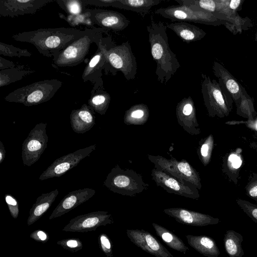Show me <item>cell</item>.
<instances>
[{"label":"cell","instance_id":"cell-1","mask_svg":"<svg viewBox=\"0 0 257 257\" xmlns=\"http://www.w3.org/2000/svg\"><path fill=\"white\" fill-rule=\"evenodd\" d=\"M83 33V31L72 28H40L18 33L12 38L31 44L43 56L53 57Z\"/></svg>","mask_w":257,"mask_h":257},{"label":"cell","instance_id":"cell-2","mask_svg":"<svg viewBox=\"0 0 257 257\" xmlns=\"http://www.w3.org/2000/svg\"><path fill=\"white\" fill-rule=\"evenodd\" d=\"M167 28L163 23L154 22L153 17L147 27L151 55L157 64L155 73L162 84H166L180 67L176 54L169 47Z\"/></svg>","mask_w":257,"mask_h":257},{"label":"cell","instance_id":"cell-3","mask_svg":"<svg viewBox=\"0 0 257 257\" xmlns=\"http://www.w3.org/2000/svg\"><path fill=\"white\" fill-rule=\"evenodd\" d=\"M62 84L61 81L56 79L38 81L16 89L7 95L5 100L26 106L37 105L50 100Z\"/></svg>","mask_w":257,"mask_h":257},{"label":"cell","instance_id":"cell-4","mask_svg":"<svg viewBox=\"0 0 257 257\" xmlns=\"http://www.w3.org/2000/svg\"><path fill=\"white\" fill-rule=\"evenodd\" d=\"M102 29H86L83 33L65 49L53 57L55 67H72L83 62L92 43H96Z\"/></svg>","mask_w":257,"mask_h":257},{"label":"cell","instance_id":"cell-5","mask_svg":"<svg viewBox=\"0 0 257 257\" xmlns=\"http://www.w3.org/2000/svg\"><path fill=\"white\" fill-rule=\"evenodd\" d=\"M98 42L111 69L120 71L127 80L134 79L137 63L129 42L116 45L111 40L102 38L101 35Z\"/></svg>","mask_w":257,"mask_h":257},{"label":"cell","instance_id":"cell-6","mask_svg":"<svg viewBox=\"0 0 257 257\" xmlns=\"http://www.w3.org/2000/svg\"><path fill=\"white\" fill-rule=\"evenodd\" d=\"M103 185L114 193L128 196H135L149 187L142 175L133 170L122 169L118 165L108 174Z\"/></svg>","mask_w":257,"mask_h":257},{"label":"cell","instance_id":"cell-7","mask_svg":"<svg viewBox=\"0 0 257 257\" xmlns=\"http://www.w3.org/2000/svg\"><path fill=\"white\" fill-rule=\"evenodd\" d=\"M148 159L154 164L155 168L178 179L200 189L201 179L199 173L185 160L179 161L175 158H166L163 156L148 155Z\"/></svg>","mask_w":257,"mask_h":257},{"label":"cell","instance_id":"cell-8","mask_svg":"<svg viewBox=\"0 0 257 257\" xmlns=\"http://www.w3.org/2000/svg\"><path fill=\"white\" fill-rule=\"evenodd\" d=\"M47 123L37 124L30 132L22 144V158L24 165L28 167L36 163L47 147L48 137Z\"/></svg>","mask_w":257,"mask_h":257},{"label":"cell","instance_id":"cell-9","mask_svg":"<svg viewBox=\"0 0 257 257\" xmlns=\"http://www.w3.org/2000/svg\"><path fill=\"white\" fill-rule=\"evenodd\" d=\"M96 147V145H92L56 159L42 173L39 179L44 180L64 175L67 171L76 167L82 160L89 156Z\"/></svg>","mask_w":257,"mask_h":257},{"label":"cell","instance_id":"cell-10","mask_svg":"<svg viewBox=\"0 0 257 257\" xmlns=\"http://www.w3.org/2000/svg\"><path fill=\"white\" fill-rule=\"evenodd\" d=\"M151 175L157 186L161 187L169 193L198 199L200 195L198 189L194 186L183 183L176 178L156 168L152 169Z\"/></svg>","mask_w":257,"mask_h":257},{"label":"cell","instance_id":"cell-11","mask_svg":"<svg viewBox=\"0 0 257 257\" xmlns=\"http://www.w3.org/2000/svg\"><path fill=\"white\" fill-rule=\"evenodd\" d=\"M112 216L107 211H97L77 216L70 220L63 229L69 232H87L100 226L112 224Z\"/></svg>","mask_w":257,"mask_h":257},{"label":"cell","instance_id":"cell-12","mask_svg":"<svg viewBox=\"0 0 257 257\" xmlns=\"http://www.w3.org/2000/svg\"><path fill=\"white\" fill-rule=\"evenodd\" d=\"M99 39L96 43L97 46V50L88 62L82 75V78L84 82L89 81L94 84L92 91L103 87V81L101 78L103 69H105L106 73V72H113L99 44Z\"/></svg>","mask_w":257,"mask_h":257},{"label":"cell","instance_id":"cell-13","mask_svg":"<svg viewBox=\"0 0 257 257\" xmlns=\"http://www.w3.org/2000/svg\"><path fill=\"white\" fill-rule=\"evenodd\" d=\"M130 240L143 250L156 257H173L171 252L151 233L144 229H127Z\"/></svg>","mask_w":257,"mask_h":257},{"label":"cell","instance_id":"cell-14","mask_svg":"<svg viewBox=\"0 0 257 257\" xmlns=\"http://www.w3.org/2000/svg\"><path fill=\"white\" fill-rule=\"evenodd\" d=\"M53 0H1L0 16L14 18L34 14Z\"/></svg>","mask_w":257,"mask_h":257},{"label":"cell","instance_id":"cell-15","mask_svg":"<svg viewBox=\"0 0 257 257\" xmlns=\"http://www.w3.org/2000/svg\"><path fill=\"white\" fill-rule=\"evenodd\" d=\"M90 18L94 24L104 30L122 31L126 28L130 21L122 14L105 9H88Z\"/></svg>","mask_w":257,"mask_h":257},{"label":"cell","instance_id":"cell-16","mask_svg":"<svg viewBox=\"0 0 257 257\" xmlns=\"http://www.w3.org/2000/svg\"><path fill=\"white\" fill-rule=\"evenodd\" d=\"M163 211L177 222L186 225L204 226L217 224L220 222L218 218L182 208H167Z\"/></svg>","mask_w":257,"mask_h":257},{"label":"cell","instance_id":"cell-17","mask_svg":"<svg viewBox=\"0 0 257 257\" xmlns=\"http://www.w3.org/2000/svg\"><path fill=\"white\" fill-rule=\"evenodd\" d=\"M176 114L179 124L186 132L192 135L199 134L195 107L191 96L184 97L177 103Z\"/></svg>","mask_w":257,"mask_h":257},{"label":"cell","instance_id":"cell-18","mask_svg":"<svg viewBox=\"0 0 257 257\" xmlns=\"http://www.w3.org/2000/svg\"><path fill=\"white\" fill-rule=\"evenodd\" d=\"M95 190L85 188L70 192L67 194L54 209L49 219L60 217L91 198Z\"/></svg>","mask_w":257,"mask_h":257},{"label":"cell","instance_id":"cell-19","mask_svg":"<svg viewBox=\"0 0 257 257\" xmlns=\"http://www.w3.org/2000/svg\"><path fill=\"white\" fill-rule=\"evenodd\" d=\"M70 119L73 131L77 134H84L95 124V111L84 103L80 108L71 111Z\"/></svg>","mask_w":257,"mask_h":257},{"label":"cell","instance_id":"cell-20","mask_svg":"<svg viewBox=\"0 0 257 257\" xmlns=\"http://www.w3.org/2000/svg\"><path fill=\"white\" fill-rule=\"evenodd\" d=\"M188 244L200 253L207 257H218L220 251L215 241L206 235L186 236Z\"/></svg>","mask_w":257,"mask_h":257},{"label":"cell","instance_id":"cell-21","mask_svg":"<svg viewBox=\"0 0 257 257\" xmlns=\"http://www.w3.org/2000/svg\"><path fill=\"white\" fill-rule=\"evenodd\" d=\"M59 193L57 189L39 196L29 212L28 225L30 226L39 219L51 207Z\"/></svg>","mask_w":257,"mask_h":257},{"label":"cell","instance_id":"cell-22","mask_svg":"<svg viewBox=\"0 0 257 257\" xmlns=\"http://www.w3.org/2000/svg\"><path fill=\"white\" fill-rule=\"evenodd\" d=\"M166 26L183 42L188 43L199 40L204 35V33L198 27L188 22H175L167 24Z\"/></svg>","mask_w":257,"mask_h":257},{"label":"cell","instance_id":"cell-23","mask_svg":"<svg viewBox=\"0 0 257 257\" xmlns=\"http://www.w3.org/2000/svg\"><path fill=\"white\" fill-rule=\"evenodd\" d=\"M161 2L160 0H116L111 7L131 11L144 17L153 7Z\"/></svg>","mask_w":257,"mask_h":257},{"label":"cell","instance_id":"cell-24","mask_svg":"<svg viewBox=\"0 0 257 257\" xmlns=\"http://www.w3.org/2000/svg\"><path fill=\"white\" fill-rule=\"evenodd\" d=\"M243 237L233 230H228L224 234L223 244L226 253L229 257H242L244 252L242 248Z\"/></svg>","mask_w":257,"mask_h":257},{"label":"cell","instance_id":"cell-25","mask_svg":"<svg viewBox=\"0 0 257 257\" xmlns=\"http://www.w3.org/2000/svg\"><path fill=\"white\" fill-rule=\"evenodd\" d=\"M152 225L157 235L170 248L184 254L189 250L183 241L172 231L155 223H152Z\"/></svg>","mask_w":257,"mask_h":257},{"label":"cell","instance_id":"cell-26","mask_svg":"<svg viewBox=\"0 0 257 257\" xmlns=\"http://www.w3.org/2000/svg\"><path fill=\"white\" fill-rule=\"evenodd\" d=\"M149 116L148 106L143 103L131 107L125 112L123 117L125 124L141 125L146 122Z\"/></svg>","mask_w":257,"mask_h":257},{"label":"cell","instance_id":"cell-27","mask_svg":"<svg viewBox=\"0 0 257 257\" xmlns=\"http://www.w3.org/2000/svg\"><path fill=\"white\" fill-rule=\"evenodd\" d=\"M110 95L102 89L91 91V96L88 99V105L100 115H104L107 111L110 102Z\"/></svg>","mask_w":257,"mask_h":257},{"label":"cell","instance_id":"cell-28","mask_svg":"<svg viewBox=\"0 0 257 257\" xmlns=\"http://www.w3.org/2000/svg\"><path fill=\"white\" fill-rule=\"evenodd\" d=\"M23 66L0 70V87L10 84L22 79L35 71L24 69Z\"/></svg>","mask_w":257,"mask_h":257},{"label":"cell","instance_id":"cell-29","mask_svg":"<svg viewBox=\"0 0 257 257\" xmlns=\"http://www.w3.org/2000/svg\"><path fill=\"white\" fill-rule=\"evenodd\" d=\"M59 15L60 18L64 19L72 27L79 25L92 27L94 25L90 18L91 14L88 9H85L82 13L79 15H67L65 17L63 14L59 13Z\"/></svg>","mask_w":257,"mask_h":257},{"label":"cell","instance_id":"cell-30","mask_svg":"<svg viewBox=\"0 0 257 257\" xmlns=\"http://www.w3.org/2000/svg\"><path fill=\"white\" fill-rule=\"evenodd\" d=\"M59 7L68 15H76L82 13L85 10V5L82 0H57Z\"/></svg>","mask_w":257,"mask_h":257},{"label":"cell","instance_id":"cell-31","mask_svg":"<svg viewBox=\"0 0 257 257\" xmlns=\"http://www.w3.org/2000/svg\"><path fill=\"white\" fill-rule=\"evenodd\" d=\"M0 55L9 57H31L32 53L27 49L16 47L12 45L0 42Z\"/></svg>","mask_w":257,"mask_h":257},{"label":"cell","instance_id":"cell-32","mask_svg":"<svg viewBox=\"0 0 257 257\" xmlns=\"http://www.w3.org/2000/svg\"><path fill=\"white\" fill-rule=\"evenodd\" d=\"M213 140L210 135L202 144L200 148V158L204 166L208 164L213 147Z\"/></svg>","mask_w":257,"mask_h":257},{"label":"cell","instance_id":"cell-33","mask_svg":"<svg viewBox=\"0 0 257 257\" xmlns=\"http://www.w3.org/2000/svg\"><path fill=\"white\" fill-rule=\"evenodd\" d=\"M236 202L243 212L257 223V205L242 199H237Z\"/></svg>","mask_w":257,"mask_h":257},{"label":"cell","instance_id":"cell-34","mask_svg":"<svg viewBox=\"0 0 257 257\" xmlns=\"http://www.w3.org/2000/svg\"><path fill=\"white\" fill-rule=\"evenodd\" d=\"M5 200L11 215L14 218H17L19 212V204L17 199L12 195L7 194L5 195Z\"/></svg>","mask_w":257,"mask_h":257},{"label":"cell","instance_id":"cell-35","mask_svg":"<svg viewBox=\"0 0 257 257\" xmlns=\"http://www.w3.org/2000/svg\"><path fill=\"white\" fill-rule=\"evenodd\" d=\"M100 242L101 247L107 257H112L111 244L107 236L102 234L100 236Z\"/></svg>","mask_w":257,"mask_h":257},{"label":"cell","instance_id":"cell-36","mask_svg":"<svg viewBox=\"0 0 257 257\" xmlns=\"http://www.w3.org/2000/svg\"><path fill=\"white\" fill-rule=\"evenodd\" d=\"M116 0H82L86 5L95 6L98 7H112Z\"/></svg>","mask_w":257,"mask_h":257},{"label":"cell","instance_id":"cell-37","mask_svg":"<svg viewBox=\"0 0 257 257\" xmlns=\"http://www.w3.org/2000/svg\"><path fill=\"white\" fill-rule=\"evenodd\" d=\"M60 243L65 247L69 248H76L77 247L80 248V246H82L80 241L74 239L61 240L60 241Z\"/></svg>","mask_w":257,"mask_h":257},{"label":"cell","instance_id":"cell-38","mask_svg":"<svg viewBox=\"0 0 257 257\" xmlns=\"http://www.w3.org/2000/svg\"><path fill=\"white\" fill-rule=\"evenodd\" d=\"M211 90V98L216 103L220 106H224V101L223 98L221 91L217 89H213Z\"/></svg>","mask_w":257,"mask_h":257},{"label":"cell","instance_id":"cell-39","mask_svg":"<svg viewBox=\"0 0 257 257\" xmlns=\"http://www.w3.org/2000/svg\"><path fill=\"white\" fill-rule=\"evenodd\" d=\"M247 195L257 201V181L250 183L247 187Z\"/></svg>","mask_w":257,"mask_h":257},{"label":"cell","instance_id":"cell-40","mask_svg":"<svg viewBox=\"0 0 257 257\" xmlns=\"http://www.w3.org/2000/svg\"><path fill=\"white\" fill-rule=\"evenodd\" d=\"M16 67V64L12 61L0 57V70Z\"/></svg>","mask_w":257,"mask_h":257},{"label":"cell","instance_id":"cell-41","mask_svg":"<svg viewBox=\"0 0 257 257\" xmlns=\"http://www.w3.org/2000/svg\"><path fill=\"white\" fill-rule=\"evenodd\" d=\"M226 87L228 90L232 93H235L239 90L237 83L233 79H229L227 81Z\"/></svg>","mask_w":257,"mask_h":257},{"label":"cell","instance_id":"cell-42","mask_svg":"<svg viewBox=\"0 0 257 257\" xmlns=\"http://www.w3.org/2000/svg\"><path fill=\"white\" fill-rule=\"evenodd\" d=\"M229 161L231 162L234 168H238L241 164V160L240 158L235 154H231L229 157Z\"/></svg>","mask_w":257,"mask_h":257},{"label":"cell","instance_id":"cell-43","mask_svg":"<svg viewBox=\"0 0 257 257\" xmlns=\"http://www.w3.org/2000/svg\"><path fill=\"white\" fill-rule=\"evenodd\" d=\"M6 157V150L2 141H0V164L3 163Z\"/></svg>","mask_w":257,"mask_h":257},{"label":"cell","instance_id":"cell-44","mask_svg":"<svg viewBox=\"0 0 257 257\" xmlns=\"http://www.w3.org/2000/svg\"><path fill=\"white\" fill-rule=\"evenodd\" d=\"M37 235L39 240L42 241H44L47 239V235L46 233L41 230L38 231L37 232Z\"/></svg>","mask_w":257,"mask_h":257},{"label":"cell","instance_id":"cell-45","mask_svg":"<svg viewBox=\"0 0 257 257\" xmlns=\"http://www.w3.org/2000/svg\"><path fill=\"white\" fill-rule=\"evenodd\" d=\"M240 2V0H232L230 4V8L232 9H236L239 5Z\"/></svg>","mask_w":257,"mask_h":257},{"label":"cell","instance_id":"cell-46","mask_svg":"<svg viewBox=\"0 0 257 257\" xmlns=\"http://www.w3.org/2000/svg\"></svg>","mask_w":257,"mask_h":257}]
</instances>
